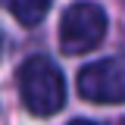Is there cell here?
I'll return each instance as SVG.
<instances>
[{
    "instance_id": "obj_1",
    "label": "cell",
    "mask_w": 125,
    "mask_h": 125,
    "mask_svg": "<svg viewBox=\"0 0 125 125\" xmlns=\"http://www.w3.org/2000/svg\"><path fill=\"white\" fill-rule=\"evenodd\" d=\"M19 94L31 116H56L66 106V78L47 56H28L19 66Z\"/></svg>"
},
{
    "instance_id": "obj_5",
    "label": "cell",
    "mask_w": 125,
    "mask_h": 125,
    "mask_svg": "<svg viewBox=\"0 0 125 125\" xmlns=\"http://www.w3.org/2000/svg\"><path fill=\"white\" fill-rule=\"evenodd\" d=\"M69 125H97V122H88V119H75V122H69Z\"/></svg>"
},
{
    "instance_id": "obj_6",
    "label": "cell",
    "mask_w": 125,
    "mask_h": 125,
    "mask_svg": "<svg viewBox=\"0 0 125 125\" xmlns=\"http://www.w3.org/2000/svg\"><path fill=\"white\" fill-rule=\"evenodd\" d=\"M0 47H3V38H0Z\"/></svg>"
},
{
    "instance_id": "obj_2",
    "label": "cell",
    "mask_w": 125,
    "mask_h": 125,
    "mask_svg": "<svg viewBox=\"0 0 125 125\" xmlns=\"http://www.w3.org/2000/svg\"><path fill=\"white\" fill-rule=\"evenodd\" d=\"M106 38V13L97 3H72L60 19V47L62 53H88Z\"/></svg>"
},
{
    "instance_id": "obj_3",
    "label": "cell",
    "mask_w": 125,
    "mask_h": 125,
    "mask_svg": "<svg viewBox=\"0 0 125 125\" xmlns=\"http://www.w3.org/2000/svg\"><path fill=\"white\" fill-rule=\"evenodd\" d=\"M78 94L88 103H125V60L106 56V60L88 62L78 72Z\"/></svg>"
},
{
    "instance_id": "obj_4",
    "label": "cell",
    "mask_w": 125,
    "mask_h": 125,
    "mask_svg": "<svg viewBox=\"0 0 125 125\" xmlns=\"http://www.w3.org/2000/svg\"><path fill=\"white\" fill-rule=\"evenodd\" d=\"M6 6H10V13L16 16V22H22V25H38L47 16V10H50V0H6Z\"/></svg>"
}]
</instances>
